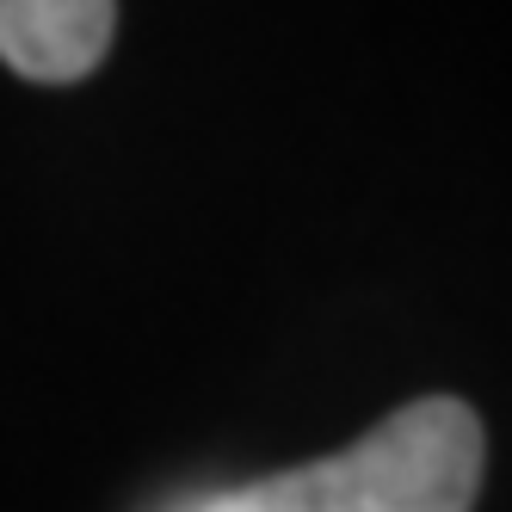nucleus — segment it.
Here are the masks:
<instances>
[{
  "label": "nucleus",
  "instance_id": "obj_1",
  "mask_svg": "<svg viewBox=\"0 0 512 512\" xmlns=\"http://www.w3.org/2000/svg\"><path fill=\"white\" fill-rule=\"evenodd\" d=\"M488 438L469 401L420 395L358 445L278 469L266 482L204 494L186 512H475Z\"/></svg>",
  "mask_w": 512,
  "mask_h": 512
},
{
  "label": "nucleus",
  "instance_id": "obj_2",
  "mask_svg": "<svg viewBox=\"0 0 512 512\" xmlns=\"http://www.w3.org/2000/svg\"><path fill=\"white\" fill-rule=\"evenodd\" d=\"M118 38L112 0H0V62L19 81H87Z\"/></svg>",
  "mask_w": 512,
  "mask_h": 512
}]
</instances>
